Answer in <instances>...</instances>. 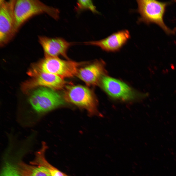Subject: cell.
Segmentation results:
<instances>
[{"mask_svg":"<svg viewBox=\"0 0 176 176\" xmlns=\"http://www.w3.org/2000/svg\"><path fill=\"white\" fill-rule=\"evenodd\" d=\"M130 37L129 31L124 30L114 33L101 40L85 42L84 43L86 45L98 46L106 51L114 52L120 49Z\"/></svg>","mask_w":176,"mask_h":176,"instance_id":"9","label":"cell"},{"mask_svg":"<svg viewBox=\"0 0 176 176\" xmlns=\"http://www.w3.org/2000/svg\"><path fill=\"white\" fill-rule=\"evenodd\" d=\"M15 28L17 32L22 25L33 16L46 14L57 20L60 11L58 9L37 0H16L14 6Z\"/></svg>","mask_w":176,"mask_h":176,"instance_id":"1","label":"cell"},{"mask_svg":"<svg viewBox=\"0 0 176 176\" xmlns=\"http://www.w3.org/2000/svg\"><path fill=\"white\" fill-rule=\"evenodd\" d=\"M16 0H0V45L7 44L17 32L14 6Z\"/></svg>","mask_w":176,"mask_h":176,"instance_id":"6","label":"cell"},{"mask_svg":"<svg viewBox=\"0 0 176 176\" xmlns=\"http://www.w3.org/2000/svg\"><path fill=\"white\" fill-rule=\"evenodd\" d=\"M105 72L103 64L98 61L78 69L76 75L87 85H94L100 81Z\"/></svg>","mask_w":176,"mask_h":176,"instance_id":"11","label":"cell"},{"mask_svg":"<svg viewBox=\"0 0 176 176\" xmlns=\"http://www.w3.org/2000/svg\"><path fill=\"white\" fill-rule=\"evenodd\" d=\"M76 10L78 11L89 10L94 13H98L96 8L91 0H78L77 3Z\"/></svg>","mask_w":176,"mask_h":176,"instance_id":"14","label":"cell"},{"mask_svg":"<svg viewBox=\"0 0 176 176\" xmlns=\"http://www.w3.org/2000/svg\"><path fill=\"white\" fill-rule=\"evenodd\" d=\"M137 1V11L140 16L139 21L148 24H156L168 34L174 33L175 31L168 27L164 21L166 8L170 3L154 0H139Z\"/></svg>","mask_w":176,"mask_h":176,"instance_id":"2","label":"cell"},{"mask_svg":"<svg viewBox=\"0 0 176 176\" xmlns=\"http://www.w3.org/2000/svg\"><path fill=\"white\" fill-rule=\"evenodd\" d=\"M38 40L45 56L57 57L60 55L66 58H68L67 51L73 44L59 37L50 38L39 36Z\"/></svg>","mask_w":176,"mask_h":176,"instance_id":"10","label":"cell"},{"mask_svg":"<svg viewBox=\"0 0 176 176\" xmlns=\"http://www.w3.org/2000/svg\"><path fill=\"white\" fill-rule=\"evenodd\" d=\"M32 78L23 84L22 88L25 91L39 86H43L53 89L59 90L66 86L67 82L56 75L41 72L33 68L29 72Z\"/></svg>","mask_w":176,"mask_h":176,"instance_id":"7","label":"cell"},{"mask_svg":"<svg viewBox=\"0 0 176 176\" xmlns=\"http://www.w3.org/2000/svg\"><path fill=\"white\" fill-rule=\"evenodd\" d=\"M17 167L22 176H50L48 171L42 166L31 165L21 162Z\"/></svg>","mask_w":176,"mask_h":176,"instance_id":"12","label":"cell"},{"mask_svg":"<svg viewBox=\"0 0 176 176\" xmlns=\"http://www.w3.org/2000/svg\"><path fill=\"white\" fill-rule=\"evenodd\" d=\"M81 63L61 59L58 57L45 56L35 67L37 70L54 74L63 79L76 75Z\"/></svg>","mask_w":176,"mask_h":176,"instance_id":"3","label":"cell"},{"mask_svg":"<svg viewBox=\"0 0 176 176\" xmlns=\"http://www.w3.org/2000/svg\"><path fill=\"white\" fill-rule=\"evenodd\" d=\"M43 166L48 171L50 176H69L52 165L47 161L43 163Z\"/></svg>","mask_w":176,"mask_h":176,"instance_id":"15","label":"cell"},{"mask_svg":"<svg viewBox=\"0 0 176 176\" xmlns=\"http://www.w3.org/2000/svg\"><path fill=\"white\" fill-rule=\"evenodd\" d=\"M0 176H22L20 173L17 166L10 163H6L2 167Z\"/></svg>","mask_w":176,"mask_h":176,"instance_id":"13","label":"cell"},{"mask_svg":"<svg viewBox=\"0 0 176 176\" xmlns=\"http://www.w3.org/2000/svg\"><path fill=\"white\" fill-rule=\"evenodd\" d=\"M29 101L32 108L37 112L41 113L48 112L64 104L63 99L58 93L46 88L35 91Z\"/></svg>","mask_w":176,"mask_h":176,"instance_id":"5","label":"cell"},{"mask_svg":"<svg viewBox=\"0 0 176 176\" xmlns=\"http://www.w3.org/2000/svg\"><path fill=\"white\" fill-rule=\"evenodd\" d=\"M104 90L113 99L126 101L134 100L138 96L130 87L118 80L103 76L100 81Z\"/></svg>","mask_w":176,"mask_h":176,"instance_id":"8","label":"cell"},{"mask_svg":"<svg viewBox=\"0 0 176 176\" xmlns=\"http://www.w3.org/2000/svg\"><path fill=\"white\" fill-rule=\"evenodd\" d=\"M64 96L66 101L86 109L90 114L97 112L96 98L92 91L86 87L80 85L66 86Z\"/></svg>","mask_w":176,"mask_h":176,"instance_id":"4","label":"cell"}]
</instances>
